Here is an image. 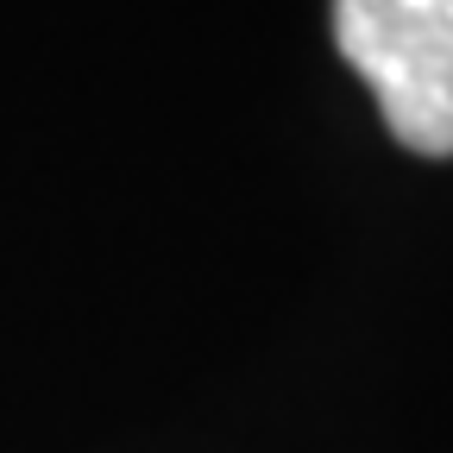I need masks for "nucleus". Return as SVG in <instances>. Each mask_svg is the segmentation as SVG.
Masks as SVG:
<instances>
[{
    "mask_svg": "<svg viewBox=\"0 0 453 453\" xmlns=\"http://www.w3.org/2000/svg\"><path fill=\"white\" fill-rule=\"evenodd\" d=\"M334 44L396 145L453 157V0H334Z\"/></svg>",
    "mask_w": 453,
    "mask_h": 453,
    "instance_id": "nucleus-1",
    "label": "nucleus"
}]
</instances>
